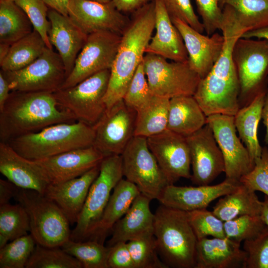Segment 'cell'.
Wrapping results in <instances>:
<instances>
[{
    "mask_svg": "<svg viewBox=\"0 0 268 268\" xmlns=\"http://www.w3.org/2000/svg\"><path fill=\"white\" fill-rule=\"evenodd\" d=\"M1 0H0V1H1Z\"/></svg>",
    "mask_w": 268,
    "mask_h": 268,
    "instance_id": "cell-59",
    "label": "cell"
},
{
    "mask_svg": "<svg viewBox=\"0 0 268 268\" xmlns=\"http://www.w3.org/2000/svg\"><path fill=\"white\" fill-rule=\"evenodd\" d=\"M32 24L14 0L0 1V43L11 45L30 33Z\"/></svg>",
    "mask_w": 268,
    "mask_h": 268,
    "instance_id": "cell-34",
    "label": "cell"
},
{
    "mask_svg": "<svg viewBox=\"0 0 268 268\" xmlns=\"http://www.w3.org/2000/svg\"><path fill=\"white\" fill-rule=\"evenodd\" d=\"M26 268H82V264L61 247H47L36 244Z\"/></svg>",
    "mask_w": 268,
    "mask_h": 268,
    "instance_id": "cell-38",
    "label": "cell"
},
{
    "mask_svg": "<svg viewBox=\"0 0 268 268\" xmlns=\"http://www.w3.org/2000/svg\"><path fill=\"white\" fill-rule=\"evenodd\" d=\"M206 116L193 96L170 99L167 129L187 137L206 123Z\"/></svg>",
    "mask_w": 268,
    "mask_h": 268,
    "instance_id": "cell-29",
    "label": "cell"
},
{
    "mask_svg": "<svg viewBox=\"0 0 268 268\" xmlns=\"http://www.w3.org/2000/svg\"><path fill=\"white\" fill-rule=\"evenodd\" d=\"M30 232L28 214L20 203L0 205V248Z\"/></svg>",
    "mask_w": 268,
    "mask_h": 268,
    "instance_id": "cell-36",
    "label": "cell"
},
{
    "mask_svg": "<svg viewBox=\"0 0 268 268\" xmlns=\"http://www.w3.org/2000/svg\"><path fill=\"white\" fill-rule=\"evenodd\" d=\"M240 182L254 191H260L268 197V147H263L261 156L255 162L253 169L243 176Z\"/></svg>",
    "mask_w": 268,
    "mask_h": 268,
    "instance_id": "cell-46",
    "label": "cell"
},
{
    "mask_svg": "<svg viewBox=\"0 0 268 268\" xmlns=\"http://www.w3.org/2000/svg\"><path fill=\"white\" fill-rule=\"evenodd\" d=\"M26 210L30 232L37 244L47 247H62L70 239V223L60 207L44 195L17 188L13 198Z\"/></svg>",
    "mask_w": 268,
    "mask_h": 268,
    "instance_id": "cell-6",
    "label": "cell"
},
{
    "mask_svg": "<svg viewBox=\"0 0 268 268\" xmlns=\"http://www.w3.org/2000/svg\"><path fill=\"white\" fill-rule=\"evenodd\" d=\"M241 38H257L268 41V27L247 32L242 35Z\"/></svg>",
    "mask_w": 268,
    "mask_h": 268,
    "instance_id": "cell-54",
    "label": "cell"
},
{
    "mask_svg": "<svg viewBox=\"0 0 268 268\" xmlns=\"http://www.w3.org/2000/svg\"><path fill=\"white\" fill-rule=\"evenodd\" d=\"M155 33L151 37L145 53H150L176 62L188 61L183 38L173 24L162 0H154Z\"/></svg>",
    "mask_w": 268,
    "mask_h": 268,
    "instance_id": "cell-25",
    "label": "cell"
},
{
    "mask_svg": "<svg viewBox=\"0 0 268 268\" xmlns=\"http://www.w3.org/2000/svg\"><path fill=\"white\" fill-rule=\"evenodd\" d=\"M11 92L9 83L0 71V111L3 108Z\"/></svg>",
    "mask_w": 268,
    "mask_h": 268,
    "instance_id": "cell-52",
    "label": "cell"
},
{
    "mask_svg": "<svg viewBox=\"0 0 268 268\" xmlns=\"http://www.w3.org/2000/svg\"><path fill=\"white\" fill-rule=\"evenodd\" d=\"M136 112L122 99L107 109L93 126V146L105 157L121 155L134 136Z\"/></svg>",
    "mask_w": 268,
    "mask_h": 268,
    "instance_id": "cell-14",
    "label": "cell"
},
{
    "mask_svg": "<svg viewBox=\"0 0 268 268\" xmlns=\"http://www.w3.org/2000/svg\"><path fill=\"white\" fill-rule=\"evenodd\" d=\"M151 200L141 193L126 213L113 226L108 247L153 234L154 214L150 208Z\"/></svg>",
    "mask_w": 268,
    "mask_h": 268,
    "instance_id": "cell-27",
    "label": "cell"
},
{
    "mask_svg": "<svg viewBox=\"0 0 268 268\" xmlns=\"http://www.w3.org/2000/svg\"><path fill=\"white\" fill-rule=\"evenodd\" d=\"M135 268H167L158 254L153 234L127 242Z\"/></svg>",
    "mask_w": 268,
    "mask_h": 268,
    "instance_id": "cell-40",
    "label": "cell"
},
{
    "mask_svg": "<svg viewBox=\"0 0 268 268\" xmlns=\"http://www.w3.org/2000/svg\"><path fill=\"white\" fill-rule=\"evenodd\" d=\"M220 30L224 38L221 54L208 74L201 79L193 95L206 117L234 116L240 109V83L232 51L245 31L228 11L223 13Z\"/></svg>",
    "mask_w": 268,
    "mask_h": 268,
    "instance_id": "cell-1",
    "label": "cell"
},
{
    "mask_svg": "<svg viewBox=\"0 0 268 268\" xmlns=\"http://www.w3.org/2000/svg\"><path fill=\"white\" fill-rule=\"evenodd\" d=\"M145 73L143 61L136 69L123 97L125 103L136 112L153 96Z\"/></svg>",
    "mask_w": 268,
    "mask_h": 268,
    "instance_id": "cell-43",
    "label": "cell"
},
{
    "mask_svg": "<svg viewBox=\"0 0 268 268\" xmlns=\"http://www.w3.org/2000/svg\"><path fill=\"white\" fill-rule=\"evenodd\" d=\"M140 194L134 184L122 179L114 188L102 216L88 240L104 244L114 225L126 213Z\"/></svg>",
    "mask_w": 268,
    "mask_h": 268,
    "instance_id": "cell-28",
    "label": "cell"
},
{
    "mask_svg": "<svg viewBox=\"0 0 268 268\" xmlns=\"http://www.w3.org/2000/svg\"><path fill=\"white\" fill-rule=\"evenodd\" d=\"M45 42L35 30L12 44L9 51L0 63L1 70L15 71L28 66L43 53Z\"/></svg>",
    "mask_w": 268,
    "mask_h": 268,
    "instance_id": "cell-32",
    "label": "cell"
},
{
    "mask_svg": "<svg viewBox=\"0 0 268 268\" xmlns=\"http://www.w3.org/2000/svg\"><path fill=\"white\" fill-rule=\"evenodd\" d=\"M48 7L65 15H68L69 0H42Z\"/></svg>",
    "mask_w": 268,
    "mask_h": 268,
    "instance_id": "cell-53",
    "label": "cell"
},
{
    "mask_svg": "<svg viewBox=\"0 0 268 268\" xmlns=\"http://www.w3.org/2000/svg\"><path fill=\"white\" fill-rule=\"evenodd\" d=\"M17 187L8 180L0 179V205L9 203L13 198Z\"/></svg>",
    "mask_w": 268,
    "mask_h": 268,
    "instance_id": "cell-51",
    "label": "cell"
},
{
    "mask_svg": "<svg viewBox=\"0 0 268 268\" xmlns=\"http://www.w3.org/2000/svg\"><path fill=\"white\" fill-rule=\"evenodd\" d=\"M268 93L259 94L249 104L240 108L234 116L239 137L246 147L254 164L255 160L261 156L263 150L258 139V131Z\"/></svg>",
    "mask_w": 268,
    "mask_h": 268,
    "instance_id": "cell-30",
    "label": "cell"
},
{
    "mask_svg": "<svg viewBox=\"0 0 268 268\" xmlns=\"http://www.w3.org/2000/svg\"><path fill=\"white\" fill-rule=\"evenodd\" d=\"M144 68L152 93L169 99L193 96L201 79L185 62H168L160 56L145 53Z\"/></svg>",
    "mask_w": 268,
    "mask_h": 268,
    "instance_id": "cell-10",
    "label": "cell"
},
{
    "mask_svg": "<svg viewBox=\"0 0 268 268\" xmlns=\"http://www.w3.org/2000/svg\"><path fill=\"white\" fill-rule=\"evenodd\" d=\"M169 100L153 95L136 111L134 136L147 138L167 130Z\"/></svg>",
    "mask_w": 268,
    "mask_h": 268,
    "instance_id": "cell-33",
    "label": "cell"
},
{
    "mask_svg": "<svg viewBox=\"0 0 268 268\" xmlns=\"http://www.w3.org/2000/svg\"><path fill=\"white\" fill-rule=\"evenodd\" d=\"M219 199L212 212L223 221L244 215H261L263 201L255 191L241 183L234 191Z\"/></svg>",
    "mask_w": 268,
    "mask_h": 268,
    "instance_id": "cell-31",
    "label": "cell"
},
{
    "mask_svg": "<svg viewBox=\"0 0 268 268\" xmlns=\"http://www.w3.org/2000/svg\"><path fill=\"white\" fill-rule=\"evenodd\" d=\"M11 91L48 92L60 90L67 78L63 61L53 48L46 47L33 63L20 69L4 71Z\"/></svg>",
    "mask_w": 268,
    "mask_h": 268,
    "instance_id": "cell-12",
    "label": "cell"
},
{
    "mask_svg": "<svg viewBox=\"0 0 268 268\" xmlns=\"http://www.w3.org/2000/svg\"><path fill=\"white\" fill-rule=\"evenodd\" d=\"M124 177L121 155L105 157L100 164L98 175L92 184L82 209L71 231L70 239H90L109 201L111 192Z\"/></svg>",
    "mask_w": 268,
    "mask_h": 268,
    "instance_id": "cell-7",
    "label": "cell"
},
{
    "mask_svg": "<svg viewBox=\"0 0 268 268\" xmlns=\"http://www.w3.org/2000/svg\"><path fill=\"white\" fill-rule=\"evenodd\" d=\"M223 4L232 7L245 33L268 27V0H223Z\"/></svg>",
    "mask_w": 268,
    "mask_h": 268,
    "instance_id": "cell-35",
    "label": "cell"
},
{
    "mask_svg": "<svg viewBox=\"0 0 268 268\" xmlns=\"http://www.w3.org/2000/svg\"><path fill=\"white\" fill-rule=\"evenodd\" d=\"M147 140L169 184L180 178L191 179V155L186 137L167 129Z\"/></svg>",
    "mask_w": 268,
    "mask_h": 268,
    "instance_id": "cell-16",
    "label": "cell"
},
{
    "mask_svg": "<svg viewBox=\"0 0 268 268\" xmlns=\"http://www.w3.org/2000/svg\"><path fill=\"white\" fill-rule=\"evenodd\" d=\"M239 83L240 108L268 92V41L240 38L232 51Z\"/></svg>",
    "mask_w": 268,
    "mask_h": 268,
    "instance_id": "cell-8",
    "label": "cell"
},
{
    "mask_svg": "<svg viewBox=\"0 0 268 268\" xmlns=\"http://www.w3.org/2000/svg\"><path fill=\"white\" fill-rule=\"evenodd\" d=\"M171 18H177L200 33L204 31L201 21L195 13L191 0H162Z\"/></svg>",
    "mask_w": 268,
    "mask_h": 268,
    "instance_id": "cell-48",
    "label": "cell"
},
{
    "mask_svg": "<svg viewBox=\"0 0 268 268\" xmlns=\"http://www.w3.org/2000/svg\"><path fill=\"white\" fill-rule=\"evenodd\" d=\"M99 171L100 164L78 177L50 184L47 188L44 195L60 207L70 224L77 222L90 187Z\"/></svg>",
    "mask_w": 268,
    "mask_h": 268,
    "instance_id": "cell-24",
    "label": "cell"
},
{
    "mask_svg": "<svg viewBox=\"0 0 268 268\" xmlns=\"http://www.w3.org/2000/svg\"><path fill=\"white\" fill-rule=\"evenodd\" d=\"M245 268H268V226L257 237L244 241Z\"/></svg>",
    "mask_w": 268,
    "mask_h": 268,
    "instance_id": "cell-45",
    "label": "cell"
},
{
    "mask_svg": "<svg viewBox=\"0 0 268 268\" xmlns=\"http://www.w3.org/2000/svg\"><path fill=\"white\" fill-rule=\"evenodd\" d=\"M204 31L211 35L220 30L223 18V0H195Z\"/></svg>",
    "mask_w": 268,
    "mask_h": 268,
    "instance_id": "cell-47",
    "label": "cell"
},
{
    "mask_svg": "<svg viewBox=\"0 0 268 268\" xmlns=\"http://www.w3.org/2000/svg\"><path fill=\"white\" fill-rule=\"evenodd\" d=\"M32 235L15 239L0 248V268H24L36 245Z\"/></svg>",
    "mask_w": 268,
    "mask_h": 268,
    "instance_id": "cell-39",
    "label": "cell"
},
{
    "mask_svg": "<svg viewBox=\"0 0 268 268\" xmlns=\"http://www.w3.org/2000/svg\"><path fill=\"white\" fill-rule=\"evenodd\" d=\"M216 141L223 155L225 177L240 180L250 172L255 164L249 152L236 134L234 117L224 114H214L206 117Z\"/></svg>",
    "mask_w": 268,
    "mask_h": 268,
    "instance_id": "cell-15",
    "label": "cell"
},
{
    "mask_svg": "<svg viewBox=\"0 0 268 268\" xmlns=\"http://www.w3.org/2000/svg\"><path fill=\"white\" fill-rule=\"evenodd\" d=\"M171 20L183 38L190 67L201 78H204L221 54L224 43L222 34L204 35L179 19Z\"/></svg>",
    "mask_w": 268,
    "mask_h": 268,
    "instance_id": "cell-20",
    "label": "cell"
},
{
    "mask_svg": "<svg viewBox=\"0 0 268 268\" xmlns=\"http://www.w3.org/2000/svg\"><path fill=\"white\" fill-rule=\"evenodd\" d=\"M94 0V1H98L100 2H104V3L109 2L111 1V0Z\"/></svg>",
    "mask_w": 268,
    "mask_h": 268,
    "instance_id": "cell-58",
    "label": "cell"
},
{
    "mask_svg": "<svg viewBox=\"0 0 268 268\" xmlns=\"http://www.w3.org/2000/svg\"><path fill=\"white\" fill-rule=\"evenodd\" d=\"M155 29L154 0L133 13L121 34L119 47L110 68L104 101L108 109L123 98Z\"/></svg>",
    "mask_w": 268,
    "mask_h": 268,
    "instance_id": "cell-3",
    "label": "cell"
},
{
    "mask_svg": "<svg viewBox=\"0 0 268 268\" xmlns=\"http://www.w3.org/2000/svg\"><path fill=\"white\" fill-rule=\"evenodd\" d=\"M110 75V69H105L54 92L58 106L70 112L76 121L94 126L107 109L104 99Z\"/></svg>",
    "mask_w": 268,
    "mask_h": 268,
    "instance_id": "cell-9",
    "label": "cell"
},
{
    "mask_svg": "<svg viewBox=\"0 0 268 268\" xmlns=\"http://www.w3.org/2000/svg\"><path fill=\"white\" fill-rule=\"evenodd\" d=\"M105 156L93 146L34 160L48 178L57 184L78 177L99 165Z\"/></svg>",
    "mask_w": 268,
    "mask_h": 268,
    "instance_id": "cell-21",
    "label": "cell"
},
{
    "mask_svg": "<svg viewBox=\"0 0 268 268\" xmlns=\"http://www.w3.org/2000/svg\"><path fill=\"white\" fill-rule=\"evenodd\" d=\"M68 16L87 35L104 31L121 35L130 20L111 1L69 0Z\"/></svg>",
    "mask_w": 268,
    "mask_h": 268,
    "instance_id": "cell-18",
    "label": "cell"
},
{
    "mask_svg": "<svg viewBox=\"0 0 268 268\" xmlns=\"http://www.w3.org/2000/svg\"><path fill=\"white\" fill-rule=\"evenodd\" d=\"M121 155L125 179L141 194L157 200L169 184L149 149L147 138L134 136Z\"/></svg>",
    "mask_w": 268,
    "mask_h": 268,
    "instance_id": "cell-11",
    "label": "cell"
},
{
    "mask_svg": "<svg viewBox=\"0 0 268 268\" xmlns=\"http://www.w3.org/2000/svg\"><path fill=\"white\" fill-rule=\"evenodd\" d=\"M239 181L225 178L214 185L178 186L168 185L157 200L161 204L185 211L206 208L214 200L235 191Z\"/></svg>",
    "mask_w": 268,
    "mask_h": 268,
    "instance_id": "cell-19",
    "label": "cell"
},
{
    "mask_svg": "<svg viewBox=\"0 0 268 268\" xmlns=\"http://www.w3.org/2000/svg\"><path fill=\"white\" fill-rule=\"evenodd\" d=\"M261 216L266 225L268 226V197L265 196L263 201V208Z\"/></svg>",
    "mask_w": 268,
    "mask_h": 268,
    "instance_id": "cell-56",
    "label": "cell"
},
{
    "mask_svg": "<svg viewBox=\"0 0 268 268\" xmlns=\"http://www.w3.org/2000/svg\"><path fill=\"white\" fill-rule=\"evenodd\" d=\"M121 35L99 31L88 35L73 67L60 89L73 86L101 71L110 69L115 60Z\"/></svg>",
    "mask_w": 268,
    "mask_h": 268,
    "instance_id": "cell-13",
    "label": "cell"
},
{
    "mask_svg": "<svg viewBox=\"0 0 268 268\" xmlns=\"http://www.w3.org/2000/svg\"><path fill=\"white\" fill-rule=\"evenodd\" d=\"M95 136L93 126L76 121L53 125L7 143L21 156L36 160L93 146Z\"/></svg>",
    "mask_w": 268,
    "mask_h": 268,
    "instance_id": "cell-5",
    "label": "cell"
},
{
    "mask_svg": "<svg viewBox=\"0 0 268 268\" xmlns=\"http://www.w3.org/2000/svg\"><path fill=\"white\" fill-rule=\"evenodd\" d=\"M76 121L70 112L58 106L54 93L11 91L0 111V142Z\"/></svg>",
    "mask_w": 268,
    "mask_h": 268,
    "instance_id": "cell-2",
    "label": "cell"
},
{
    "mask_svg": "<svg viewBox=\"0 0 268 268\" xmlns=\"http://www.w3.org/2000/svg\"><path fill=\"white\" fill-rule=\"evenodd\" d=\"M11 45L0 43V63L1 62L7 55Z\"/></svg>",
    "mask_w": 268,
    "mask_h": 268,
    "instance_id": "cell-57",
    "label": "cell"
},
{
    "mask_svg": "<svg viewBox=\"0 0 268 268\" xmlns=\"http://www.w3.org/2000/svg\"><path fill=\"white\" fill-rule=\"evenodd\" d=\"M27 14L33 29L38 32L46 46L53 48L49 39L50 22L48 17V6L42 0H14Z\"/></svg>",
    "mask_w": 268,
    "mask_h": 268,
    "instance_id": "cell-44",
    "label": "cell"
},
{
    "mask_svg": "<svg viewBox=\"0 0 268 268\" xmlns=\"http://www.w3.org/2000/svg\"><path fill=\"white\" fill-rule=\"evenodd\" d=\"M154 217L153 235L163 262L174 268H195L198 239L187 211L162 204Z\"/></svg>",
    "mask_w": 268,
    "mask_h": 268,
    "instance_id": "cell-4",
    "label": "cell"
},
{
    "mask_svg": "<svg viewBox=\"0 0 268 268\" xmlns=\"http://www.w3.org/2000/svg\"><path fill=\"white\" fill-rule=\"evenodd\" d=\"M240 244L226 237L198 240L195 268H245L247 254Z\"/></svg>",
    "mask_w": 268,
    "mask_h": 268,
    "instance_id": "cell-26",
    "label": "cell"
},
{
    "mask_svg": "<svg viewBox=\"0 0 268 268\" xmlns=\"http://www.w3.org/2000/svg\"><path fill=\"white\" fill-rule=\"evenodd\" d=\"M153 0H111L114 6L122 13H133Z\"/></svg>",
    "mask_w": 268,
    "mask_h": 268,
    "instance_id": "cell-50",
    "label": "cell"
},
{
    "mask_svg": "<svg viewBox=\"0 0 268 268\" xmlns=\"http://www.w3.org/2000/svg\"><path fill=\"white\" fill-rule=\"evenodd\" d=\"M267 226L261 215H241L224 222L226 237L239 243L257 237Z\"/></svg>",
    "mask_w": 268,
    "mask_h": 268,
    "instance_id": "cell-41",
    "label": "cell"
},
{
    "mask_svg": "<svg viewBox=\"0 0 268 268\" xmlns=\"http://www.w3.org/2000/svg\"><path fill=\"white\" fill-rule=\"evenodd\" d=\"M186 137L191 155V180L197 186L209 185L225 171L223 155L211 128L206 124Z\"/></svg>",
    "mask_w": 268,
    "mask_h": 268,
    "instance_id": "cell-17",
    "label": "cell"
},
{
    "mask_svg": "<svg viewBox=\"0 0 268 268\" xmlns=\"http://www.w3.org/2000/svg\"><path fill=\"white\" fill-rule=\"evenodd\" d=\"M262 119L266 129L265 140L268 147V93L266 95L262 109Z\"/></svg>",
    "mask_w": 268,
    "mask_h": 268,
    "instance_id": "cell-55",
    "label": "cell"
},
{
    "mask_svg": "<svg viewBox=\"0 0 268 268\" xmlns=\"http://www.w3.org/2000/svg\"><path fill=\"white\" fill-rule=\"evenodd\" d=\"M61 247L77 259L83 268H108L110 248L98 241H74L69 239Z\"/></svg>",
    "mask_w": 268,
    "mask_h": 268,
    "instance_id": "cell-37",
    "label": "cell"
},
{
    "mask_svg": "<svg viewBox=\"0 0 268 268\" xmlns=\"http://www.w3.org/2000/svg\"><path fill=\"white\" fill-rule=\"evenodd\" d=\"M0 172L18 188L44 194L50 183L34 161L18 153L8 143L0 141Z\"/></svg>",
    "mask_w": 268,
    "mask_h": 268,
    "instance_id": "cell-22",
    "label": "cell"
},
{
    "mask_svg": "<svg viewBox=\"0 0 268 268\" xmlns=\"http://www.w3.org/2000/svg\"><path fill=\"white\" fill-rule=\"evenodd\" d=\"M109 247L108 268H135L127 242H118Z\"/></svg>",
    "mask_w": 268,
    "mask_h": 268,
    "instance_id": "cell-49",
    "label": "cell"
},
{
    "mask_svg": "<svg viewBox=\"0 0 268 268\" xmlns=\"http://www.w3.org/2000/svg\"><path fill=\"white\" fill-rule=\"evenodd\" d=\"M189 222L198 240L206 238L225 237L224 221L206 208L187 212Z\"/></svg>",
    "mask_w": 268,
    "mask_h": 268,
    "instance_id": "cell-42",
    "label": "cell"
},
{
    "mask_svg": "<svg viewBox=\"0 0 268 268\" xmlns=\"http://www.w3.org/2000/svg\"><path fill=\"white\" fill-rule=\"evenodd\" d=\"M48 17L50 22L49 39L64 63L67 77L71 71L76 59L87 40L85 34L69 17L50 8Z\"/></svg>",
    "mask_w": 268,
    "mask_h": 268,
    "instance_id": "cell-23",
    "label": "cell"
}]
</instances>
